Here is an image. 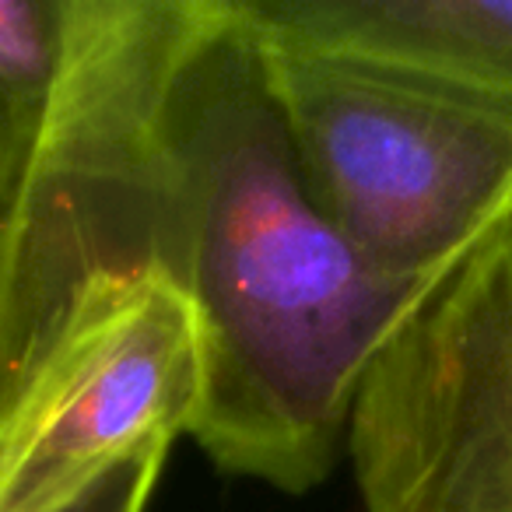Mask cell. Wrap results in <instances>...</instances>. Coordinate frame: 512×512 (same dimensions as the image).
Listing matches in <instances>:
<instances>
[{
    "instance_id": "cell-1",
    "label": "cell",
    "mask_w": 512,
    "mask_h": 512,
    "mask_svg": "<svg viewBox=\"0 0 512 512\" xmlns=\"http://www.w3.org/2000/svg\"><path fill=\"white\" fill-rule=\"evenodd\" d=\"M144 271L197 316V446L292 495L327 481L372 358L442 281L376 271L316 211L239 0H67L50 116L0 197V421L71 302Z\"/></svg>"
},
{
    "instance_id": "cell-4",
    "label": "cell",
    "mask_w": 512,
    "mask_h": 512,
    "mask_svg": "<svg viewBox=\"0 0 512 512\" xmlns=\"http://www.w3.org/2000/svg\"><path fill=\"white\" fill-rule=\"evenodd\" d=\"M271 43L390 64L512 102V0H239Z\"/></svg>"
},
{
    "instance_id": "cell-5",
    "label": "cell",
    "mask_w": 512,
    "mask_h": 512,
    "mask_svg": "<svg viewBox=\"0 0 512 512\" xmlns=\"http://www.w3.org/2000/svg\"><path fill=\"white\" fill-rule=\"evenodd\" d=\"M67 0H0V197L18 183L57 95Z\"/></svg>"
},
{
    "instance_id": "cell-3",
    "label": "cell",
    "mask_w": 512,
    "mask_h": 512,
    "mask_svg": "<svg viewBox=\"0 0 512 512\" xmlns=\"http://www.w3.org/2000/svg\"><path fill=\"white\" fill-rule=\"evenodd\" d=\"M200 397L186 295L151 271L88 285L0 421V512H71L113 470L193 432Z\"/></svg>"
},
{
    "instance_id": "cell-2",
    "label": "cell",
    "mask_w": 512,
    "mask_h": 512,
    "mask_svg": "<svg viewBox=\"0 0 512 512\" xmlns=\"http://www.w3.org/2000/svg\"><path fill=\"white\" fill-rule=\"evenodd\" d=\"M264 43L309 200L376 271L446 278L512 211L509 99Z\"/></svg>"
},
{
    "instance_id": "cell-6",
    "label": "cell",
    "mask_w": 512,
    "mask_h": 512,
    "mask_svg": "<svg viewBox=\"0 0 512 512\" xmlns=\"http://www.w3.org/2000/svg\"><path fill=\"white\" fill-rule=\"evenodd\" d=\"M169 453H148L130 460L127 467L113 470L102 484H95L71 512H148L151 491H155Z\"/></svg>"
}]
</instances>
